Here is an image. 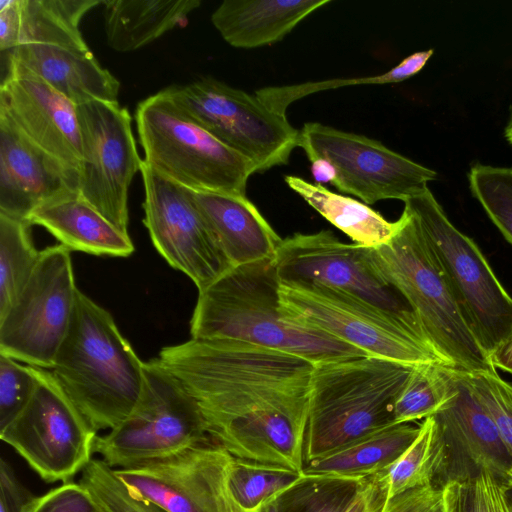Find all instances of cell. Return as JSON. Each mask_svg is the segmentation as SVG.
<instances>
[{
	"instance_id": "8",
	"label": "cell",
	"mask_w": 512,
	"mask_h": 512,
	"mask_svg": "<svg viewBox=\"0 0 512 512\" xmlns=\"http://www.w3.org/2000/svg\"><path fill=\"white\" fill-rule=\"evenodd\" d=\"M212 442L198 405L180 380L154 358L144 362L141 396L130 415L96 436L93 453L113 469L128 468Z\"/></svg>"
},
{
	"instance_id": "4",
	"label": "cell",
	"mask_w": 512,
	"mask_h": 512,
	"mask_svg": "<svg viewBox=\"0 0 512 512\" xmlns=\"http://www.w3.org/2000/svg\"><path fill=\"white\" fill-rule=\"evenodd\" d=\"M414 366L369 355L315 364L304 463L394 425Z\"/></svg>"
},
{
	"instance_id": "22",
	"label": "cell",
	"mask_w": 512,
	"mask_h": 512,
	"mask_svg": "<svg viewBox=\"0 0 512 512\" xmlns=\"http://www.w3.org/2000/svg\"><path fill=\"white\" fill-rule=\"evenodd\" d=\"M192 194L233 267L274 259L282 239L246 195L193 190Z\"/></svg>"
},
{
	"instance_id": "40",
	"label": "cell",
	"mask_w": 512,
	"mask_h": 512,
	"mask_svg": "<svg viewBox=\"0 0 512 512\" xmlns=\"http://www.w3.org/2000/svg\"><path fill=\"white\" fill-rule=\"evenodd\" d=\"M25 512H104L80 482H64L41 496H32Z\"/></svg>"
},
{
	"instance_id": "17",
	"label": "cell",
	"mask_w": 512,
	"mask_h": 512,
	"mask_svg": "<svg viewBox=\"0 0 512 512\" xmlns=\"http://www.w3.org/2000/svg\"><path fill=\"white\" fill-rule=\"evenodd\" d=\"M433 419L432 485L443 489L487 472L512 485V457L464 371L455 369V388Z\"/></svg>"
},
{
	"instance_id": "18",
	"label": "cell",
	"mask_w": 512,
	"mask_h": 512,
	"mask_svg": "<svg viewBox=\"0 0 512 512\" xmlns=\"http://www.w3.org/2000/svg\"><path fill=\"white\" fill-rule=\"evenodd\" d=\"M232 458L224 448L207 442L113 472L131 495L166 512H240L227 486Z\"/></svg>"
},
{
	"instance_id": "2",
	"label": "cell",
	"mask_w": 512,
	"mask_h": 512,
	"mask_svg": "<svg viewBox=\"0 0 512 512\" xmlns=\"http://www.w3.org/2000/svg\"><path fill=\"white\" fill-rule=\"evenodd\" d=\"M279 286L273 259L233 267L199 291L190 321L192 338L247 342L314 364L368 355L285 315Z\"/></svg>"
},
{
	"instance_id": "35",
	"label": "cell",
	"mask_w": 512,
	"mask_h": 512,
	"mask_svg": "<svg viewBox=\"0 0 512 512\" xmlns=\"http://www.w3.org/2000/svg\"><path fill=\"white\" fill-rule=\"evenodd\" d=\"M433 467V419L430 416L422 421L420 432L408 449L391 466L381 470L388 484L389 498L432 485Z\"/></svg>"
},
{
	"instance_id": "19",
	"label": "cell",
	"mask_w": 512,
	"mask_h": 512,
	"mask_svg": "<svg viewBox=\"0 0 512 512\" xmlns=\"http://www.w3.org/2000/svg\"><path fill=\"white\" fill-rule=\"evenodd\" d=\"M0 113L34 144L79 173L82 159L77 106L37 76L8 66Z\"/></svg>"
},
{
	"instance_id": "12",
	"label": "cell",
	"mask_w": 512,
	"mask_h": 512,
	"mask_svg": "<svg viewBox=\"0 0 512 512\" xmlns=\"http://www.w3.org/2000/svg\"><path fill=\"white\" fill-rule=\"evenodd\" d=\"M70 250L53 245L41 251L27 285L0 317V354L51 370L67 335L78 289Z\"/></svg>"
},
{
	"instance_id": "42",
	"label": "cell",
	"mask_w": 512,
	"mask_h": 512,
	"mask_svg": "<svg viewBox=\"0 0 512 512\" xmlns=\"http://www.w3.org/2000/svg\"><path fill=\"white\" fill-rule=\"evenodd\" d=\"M33 495L20 482L10 464L0 461V512H25Z\"/></svg>"
},
{
	"instance_id": "1",
	"label": "cell",
	"mask_w": 512,
	"mask_h": 512,
	"mask_svg": "<svg viewBox=\"0 0 512 512\" xmlns=\"http://www.w3.org/2000/svg\"><path fill=\"white\" fill-rule=\"evenodd\" d=\"M159 362L196 401L208 438L232 456L303 472L315 364L234 340L164 347Z\"/></svg>"
},
{
	"instance_id": "29",
	"label": "cell",
	"mask_w": 512,
	"mask_h": 512,
	"mask_svg": "<svg viewBox=\"0 0 512 512\" xmlns=\"http://www.w3.org/2000/svg\"><path fill=\"white\" fill-rule=\"evenodd\" d=\"M28 219L0 212V317L30 280L40 259Z\"/></svg>"
},
{
	"instance_id": "10",
	"label": "cell",
	"mask_w": 512,
	"mask_h": 512,
	"mask_svg": "<svg viewBox=\"0 0 512 512\" xmlns=\"http://www.w3.org/2000/svg\"><path fill=\"white\" fill-rule=\"evenodd\" d=\"M188 118L264 172L288 163L299 130L255 94L214 78L163 90Z\"/></svg>"
},
{
	"instance_id": "48",
	"label": "cell",
	"mask_w": 512,
	"mask_h": 512,
	"mask_svg": "<svg viewBox=\"0 0 512 512\" xmlns=\"http://www.w3.org/2000/svg\"><path fill=\"white\" fill-rule=\"evenodd\" d=\"M505 495L510 512H512V485H506Z\"/></svg>"
},
{
	"instance_id": "34",
	"label": "cell",
	"mask_w": 512,
	"mask_h": 512,
	"mask_svg": "<svg viewBox=\"0 0 512 512\" xmlns=\"http://www.w3.org/2000/svg\"><path fill=\"white\" fill-rule=\"evenodd\" d=\"M468 181L472 195L512 244V167L477 162L469 169Z\"/></svg>"
},
{
	"instance_id": "37",
	"label": "cell",
	"mask_w": 512,
	"mask_h": 512,
	"mask_svg": "<svg viewBox=\"0 0 512 512\" xmlns=\"http://www.w3.org/2000/svg\"><path fill=\"white\" fill-rule=\"evenodd\" d=\"M80 483L92 494L104 512H166L130 494L101 459H92L81 472Z\"/></svg>"
},
{
	"instance_id": "44",
	"label": "cell",
	"mask_w": 512,
	"mask_h": 512,
	"mask_svg": "<svg viewBox=\"0 0 512 512\" xmlns=\"http://www.w3.org/2000/svg\"><path fill=\"white\" fill-rule=\"evenodd\" d=\"M489 360L496 370L512 374V333L490 354Z\"/></svg>"
},
{
	"instance_id": "39",
	"label": "cell",
	"mask_w": 512,
	"mask_h": 512,
	"mask_svg": "<svg viewBox=\"0 0 512 512\" xmlns=\"http://www.w3.org/2000/svg\"><path fill=\"white\" fill-rule=\"evenodd\" d=\"M465 373L512 457V384L503 380L497 371Z\"/></svg>"
},
{
	"instance_id": "9",
	"label": "cell",
	"mask_w": 512,
	"mask_h": 512,
	"mask_svg": "<svg viewBox=\"0 0 512 512\" xmlns=\"http://www.w3.org/2000/svg\"><path fill=\"white\" fill-rule=\"evenodd\" d=\"M279 298L288 317L369 356L407 365L444 362L404 320L345 291L317 284L280 283Z\"/></svg>"
},
{
	"instance_id": "5",
	"label": "cell",
	"mask_w": 512,
	"mask_h": 512,
	"mask_svg": "<svg viewBox=\"0 0 512 512\" xmlns=\"http://www.w3.org/2000/svg\"><path fill=\"white\" fill-rule=\"evenodd\" d=\"M392 238L367 247L380 274L407 300L426 339L448 365L467 372H494L467 326L415 216L404 207Z\"/></svg>"
},
{
	"instance_id": "41",
	"label": "cell",
	"mask_w": 512,
	"mask_h": 512,
	"mask_svg": "<svg viewBox=\"0 0 512 512\" xmlns=\"http://www.w3.org/2000/svg\"><path fill=\"white\" fill-rule=\"evenodd\" d=\"M385 512H444L443 489L416 487L390 497Z\"/></svg>"
},
{
	"instance_id": "25",
	"label": "cell",
	"mask_w": 512,
	"mask_h": 512,
	"mask_svg": "<svg viewBox=\"0 0 512 512\" xmlns=\"http://www.w3.org/2000/svg\"><path fill=\"white\" fill-rule=\"evenodd\" d=\"M104 28L108 45L130 52L170 30L185 26L199 0H105Z\"/></svg>"
},
{
	"instance_id": "6",
	"label": "cell",
	"mask_w": 512,
	"mask_h": 512,
	"mask_svg": "<svg viewBox=\"0 0 512 512\" xmlns=\"http://www.w3.org/2000/svg\"><path fill=\"white\" fill-rule=\"evenodd\" d=\"M144 162L193 191L246 195L257 168L196 124L162 90L141 101L135 113Z\"/></svg>"
},
{
	"instance_id": "7",
	"label": "cell",
	"mask_w": 512,
	"mask_h": 512,
	"mask_svg": "<svg viewBox=\"0 0 512 512\" xmlns=\"http://www.w3.org/2000/svg\"><path fill=\"white\" fill-rule=\"evenodd\" d=\"M417 219L455 302L489 357L512 333V297L473 239L459 231L427 187L404 201Z\"/></svg>"
},
{
	"instance_id": "33",
	"label": "cell",
	"mask_w": 512,
	"mask_h": 512,
	"mask_svg": "<svg viewBox=\"0 0 512 512\" xmlns=\"http://www.w3.org/2000/svg\"><path fill=\"white\" fill-rule=\"evenodd\" d=\"M434 53L433 49L415 52L385 73L357 78H340L304 82L294 85L270 86L255 91V95L271 110L286 115L290 104L320 91L358 84H389L402 82L419 73Z\"/></svg>"
},
{
	"instance_id": "45",
	"label": "cell",
	"mask_w": 512,
	"mask_h": 512,
	"mask_svg": "<svg viewBox=\"0 0 512 512\" xmlns=\"http://www.w3.org/2000/svg\"><path fill=\"white\" fill-rule=\"evenodd\" d=\"M311 173L317 184H332L336 178L334 166L325 159L313 160L311 162Z\"/></svg>"
},
{
	"instance_id": "16",
	"label": "cell",
	"mask_w": 512,
	"mask_h": 512,
	"mask_svg": "<svg viewBox=\"0 0 512 512\" xmlns=\"http://www.w3.org/2000/svg\"><path fill=\"white\" fill-rule=\"evenodd\" d=\"M143 220L153 245L171 267L202 291L233 268L197 207L192 190L152 169L143 160Z\"/></svg>"
},
{
	"instance_id": "24",
	"label": "cell",
	"mask_w": 512,
	"mask_h": 512,
	"mask_svg": "<svg viewBox=\"0 0 512 512\" xmlns=\"http://www.w3.org/2000/svg\"><path fill=\"white\" fill-rule=\"evenodd\" d=\"M330 0H225L211 21L236 48H257L281 41L303 19Z\"/></svg>"
},
{
	"instance_id": "28",
	"label": "cell",
	"mask_w": 512,
	"mask_h": 512,
	"mask_svg": "<svg viewBox=\"0 0 512 512\" xmlns=\"http://www.w3.org/2000/svg\"><path fill=\"white\" fill-rule=\"evenodd\" d=\"M99 4L101 0H18V47L39 43L89 49L81 34L80 22Z\"/></svg>"
},
{
	"instance_id": "21",
	"label": "cell",
	"mask_w": 512,
	"mask_h": 512,
	"mask_svg": "<svg viewBox=\"0 0 512 512\" xmlns=\"http://www.w3.org/2000/svg\"><path fill=\"white\" fill-rule=\"evenodd\" d=\"M8 66L37 76L76 106L93 100L118 102L119 81L90 49L24 44L9 51Z\"/></svg>"
},
{
	"instance_id": "11",
	"label": "cell",
	"mask_w": 512,
	"mask_h": 512,
	"mask_svg": "<svg viewBox=\"0 0 512 512\" xmlns=\"http://www.w3.org/2000/svg\"><path fill=\"white\" fill-rule=\"evenodd\" d=\"M38 376L32 397L0 438L45 482H68L93 459L96 431L50 370L38 367Z\"/></svg>"
},
{
	"instance_id": "43",
	"label": "cell",
	"mask_w": 512,
	"mask_h": 512,
	"mask_svg": "<svg viewBox=\"0 0 512 512\" xmlns=\"http://www.w3.org/2000/svg\"><path fill=\"white\" fill-rule=\"evenodd\" d=\"M388 484L382 471L370 475L354 503L346 512H385Z\"/></svg>"
},
{
	"instance_id": "36",
	"label": "cell",
	"mask_w": 512,
	"mask_h": 512,
	"mask_svg": "<svg viewBox=\"0 0 512 512\" xmlns=\"http://www.w3.org/2000/svg\"><path fill=\"white\" fill-rule=\"evenodd\" d=\"M506 485L487 472L443 488L444 512H510Z\"/></svg>"
},
{
	"instance_id": "26",
	"label": "cell",
	"mask_w": 512,
	"mask_h": 512,
	"mask_svg": "<svg viewBox=\"0 0 512 512\" xmlns=\"http://www.w3.org/2000/svg\"><path fill=\"white\" fill-rule=\"evenodd\" d=\"M420 424L391 425L323 457L305 462L303 474L367 477L391 466L414 442Z\"/></svg>"
},
{
	"instance_id": "27",
	"label": "cell",
	"mask_w": 512,
	"mask_h": 512,
	"mask_svg": "<svg viewBox=\"0 0 512 512\" xmlns=\"http://www.w3.org/2000/svg\"><path fill=\"white\" fill-rule=\"evenodd\" d=\"M286 184L325 219L348 235L354 244L378 247L388 242L397 229V220L389 222L367 204L334 193L322 184L287 175Z\"/></svg>"
},
{
	"instance_id": "31",
	"label": "cell",
	"mask_w": 512,
	"mask_h": 512,
	"mask_svg": "<svg viewBox=\"0 0 512 512\" xmlns=\"http://www.w3.org/2000/svg\"><path fill=\"white\" fill-rule=\"evenodd\" d=\"M455 369L444 362L415 365L395 402L394 423L425 419L440 410L453 394Z\"/></svg>"
},
{
	"instance_id": "14",
	"label": "cell",
	"mask_w": 512,
	"mask_h": 512,
	"mask_svg": "<svg viewBox=\"0 0 512 512\" xmlns=\"http://www.w3.org/2000/svg\"><path fill=\"white\" fill-rule=\"evenodd\" d=\"M310 162L325 159L336 170L332 185L367 205L380 200L405 201L420 194L438 178L433 169L387 148L363 135L318 123H305L298 145Z\"/></svg>"
},
{
	"instance_id": "3",
	"label": "cell",
	"mask_w": 512,
	"mask_h": 512,
	"mask_svg": "<svg viewBox=\"0 0 512 512\" xmlns=\"http://www.w3.org/2000/svg\"><path fill=\"white\" fill-rule=\"evenodd\" d=\"M50 371L96 432L130 415L144 383V362L112 315L80 290Z\"/></svg>"
},
{
	"instance_id": "13",
	"label": "cell",
	"mask_w": 512,
	"mask_h": 512,
	"mask_svg": "<svg viewBox=\"0 0 512 512\" xmlns=\"http://www.w3.org/2000/svg\"><path fill=\"white\" fill-rule=\"evenodd\" d=\"M273 262L281 284H317L350 293L398 316L428 343L413 309L373 265L367 247L341 242L328 230L296 233L282 239Z\"/></svg>"
},
{
	"instance_id": "20",
	"label": "cell",
	"mask_w": 512,
	"mask_h": 512,
	"mask_svg": "<svg viewBox=\"0 0 512 512\" xmlns=\"http://www.w3.org/2000/svg\"><path fill=\"white\" fill-rule=\"evenodd\" d=\"M79 191V173L29 140L0 113V212L28 219L39 206Z\"/></svg>"
},
{
	"instance_id": "38",
	"label": "cell",
	"mask_w": 512,
	"mask_h": 512,
	"mask_svg": "<svg viewBox=\"0 0 512 512\" xmlns=\"http://www.w3.org/2000/svg\"><path fill=\"white\" fill-rule=\"evenodd\" d=\"M38 381V367L0 354V430L25 407Z\"/></svg>"
},
{
	"instance_id": "46",
	"label": "cell",
	"mask_w": 512,
	"mask_h": 512,
	"mask_svg": "<svg viewBox=\"0 0 512 512\" xmlns=\"http://www.w3.org/2000/svg\"><path fill=\"white\" fill-rule=\"evenodd\" d=\"M251 512H278L277 498L267 502L266 504Z\"/></svg>"
},
{
	"instance_id": "47",
	"label": "cell",
	"mask_w": 512,
	"mask_h": 512,
	"mask_svg": "<svg viewBox=\"0 0 512 512\" xmlns=\"http://www.w3.org/2000/svg\"><path fill=\"white\" fill-rule=\"evenodd\" d=\"M504 136L507 139V141L512 145V110L510 112V116L505 126Z\"/></svg>"
},
{
	"instance_id": "32",
	"label": "cell",
	"mask_w": 512,
	"mask_h": 512,
	"mask_svg": "<svg viewBox=\"0 0 512 512\" xmlns=\"http://www.w3.org/2000/svg\"><path fill=\"white\" fill-rule=\"evenodd\" d=\"M368 478L304 474L277 497L278 512H346Z\"/></svg>"
},
{
	"instance_id": "30",
	"label": "cell",
	"mask_w": 512,
	"mask_h": 512,
	"mask_svg": "<svg viewBox=\"0 0 512 512\" xmlns=\"http://www.w3.org/2000/svg\"><path fill=\"white\" fill-rule=\"evenodd\" d=\"M303 475L282 465L233 456L227 471V486L239 511L251 512L277 498Z\"/></svg>"
},
{
	"instance_id": "15",
	"label": "cell",
	"mask_w": 512,
	"mask_h": 512,
	"mask_svg": "<svg viewBox=\"0 0 512 512\" xmlns=\"http://www.w3.org/2000/svg\"><path fill=\"white\" fill-rule=\"evenodd\" d=\"M77 116L82 145L79 192L128 234V190L143 162L131 115L118 102L93 100L77 106Z\"/></svg>"
},
{
	"instance_id": "23",
	"label": "cell",
	"mask_w": 512,
	"mask_h": 512,
	"mask_svg": "<svg viewBox=\"0 0 512 512\" xmlns=\"http://www.w3.org/2000/svg\"><path fill=\"white\" fill-rule=\"evenodd\" d=\"M44 227L70 251L128 257L134 251L129 237L87 202L79 191L53 199L28 217Z\"/></svg>"
}]
</instances>
